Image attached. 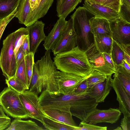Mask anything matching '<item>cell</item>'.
<instances>
[{
  "instance_id": "6da1fadb",
  "label": "cell",
  "mask_w": 130,
  "mask_h": 130,
  "mask_svg": "<svg viewBox=\"0 0 130 130\" xmlns=\"http://www.w3.org/2000/svg\"><path fill=\"white\" fill-rule=\"evenodd\" d=\"M53 60L57 69L83 77L89 76L93 70L85 51L77 46L56 55Z\"/></svg>"
},
{
  "instance_id": "7a4b0ae2",
  "label": "cell",
  "mask_w": 130,
  "mask_h": 130,
  "mask_svg": "<svg viewBox=\"0 0 130 130\" xmlns=\"http://www.w3.org/2000/svg\"><path fill=\"white\" fill-rule=\"evenodd\" d=\"M87 90L81 93L67 94L51 93L47 90L42 91L39 102L43 109H56L71 113L70 109L78 99L87 95Z\"/></svg>"
},
{
  "instance_id": "3957f363",
  "label": "cell",
  "mask_w": 130,
  "mask_h": 130,
  "mask_svg": "<svg viewBox=\"0 0 130 130\" xmlns=\"http://www.w3.org/2000/svg\"><path fill=\"white\" fill-rule=\"evenodd\" d=\"M95 15L84 6L78 7L71 16L79 47L82 42L87 48L90 45L89 20Z\"/></svg>"
},
{
  "instance_id": "277c9868",
  "label": "cell",
  "mask_w": 130,
  "mask_h": 130,
  "mask_svg": "<svg viewBox=\"0 0 130 130\" xmlns=\"http://www.w3.org/2000/svg\"><path fill=\"white\" fill-rule=\"evenodd\" d=\"M19 93L8 87L0 93V105L4 112L14 118H30L22 103Z\"/></svg>"
},
{
  "instance_id": "5b68a950",
  "label": "cell",
  "mask_w": 130,
  "mask_h": 130,
  "mask_svg": "<svg viewBox=\"0 0 130 130\" xmlns=\"http://www.w3.org/2000/svg\"><path fill=\"white\" fill-rule=\"evenodd\" d=\"M14 33L8 35L3 41L0 55V67L6 79L15 76L17 69L14 52Z\"/></svg>"
},
{
  "instance_id": "8992f818",
  "label": "cell",
  "mask_w": 130,
  "mask_h": 130,
  "mask_svg": "<svg viewBox=\"0 0 130 130\" xmlns=\"http://www.w3.org/2000/svg\"><path fill=\"white\" fill-rule=\"evenodd\" d=\"M50 53V50L46 51L44 55L35 63L43 79L45 89L51 93L56 94L59 92L54 76L57 69L51 59Z\"/></svg>"
},
{
  "instance_id": "52a82bcc",
  "label": "cell",
  "mask_w": 130,
  "mask_h": 130,
  "mask_svg": "<svg viewBox=\"0 0 130 130\" xmlns=\"http://www.w3.org/2000/svg\"><path fill=\"white\" fill-rule=\"evenodd\" d=\"M19 96L30 118L39 121L43 124V118L46 116L39 103L38 95L28 90L19 93Z\"/></svg>"
},
{
  "instance_id": "ba28073f",
  "label": "cell",
  "mask_w": 130,
  "mask_h": 130,
  "mask_svg": "<svg viewBox=\"0 0 130 130\" xmlns=\"http://www.w3.org/2000/svg\"><path fill=\"white\" fill-rule=\"evenodd\" d=\"M90 74L87 76L83 77L73 74L56 70L54 76L59 92L67 94L73 93L78 86Z\"/></svg>"
},
{
  "instance_id": "9c48e42d",
  "label": "cell",
  "mask_w": 130,
  "mask_h": 130,
  "mask_svg": "<svg viewBox=\"0 0 130 130\" xmlns=\"http://www.w3.org/2000/svg\"><path fill=\"white\" fill-rule=\"evenodd\" d=\"M93 69L105 75L111 76L116 71L112 68L105 59L102 53L96 49L94 43L85 51Z\"/></svg>"
},
{
  "instance_id": "30bf717a",
  "label": "cell",
  "mask_w": 130,
  "mask_h": 130,
  "mask_svg": "<svg viewBox=\"0 0 130 130\" xmlns=\"http://www.w3.org/2000/svg\"><path fill=\"white\" fill-rule=\"evenodd\" d=\"M95 100L87 95L77 99L71 107L70 111L72 116L86 122L87 118L97 108L98 104Z\"/></svg>"
},
{
  "instance_id": "8fae6325",
  "label": "cell",
  "mask_w": 130,
  "mask_h": 130,
  "mask_svg": "<svg viewBox=\"0 0 130 130\" xmlns=\"http://www.w3.org/2000/svg\"><path fill=\"white\" fill-rule=\"evenodd\" d=\"M77 39L72 19L68 21L67 26L52 51L55 56L61 53L70 51L77 46Z\"/></svg>"
},
{
  "instance_id": "7c38bea8",
  "label": "cell",
  "mask_w": 130,
  "mask_h": 130,
  "mask_svg": "<svg viewBox=\"0 0 130 130\" xmlns=\"http://www.w3.org/2000/svg\"><path fill=\"white\" fill-rule=\"evenodd\" d=\"M109 22L112 39L120 44H130V23L120 17Z\"/></svg>"
},
{
  "instance_id": "4fadbf2b",
  "label": "cell",
  "mask_w": 130,
  "mask_h": 130,
  "mask_svg": "<svg viewBox=\"0 0 130 130\" xmlns=\"http://www.w3.org/2000/svg\"><path fill=\"white\" fill-rule=\"evenodd\" d=\"M113 78H111L110 85L117 95V100L119 103V109L124 116H130V95L114 73Z\"/></svg>"
},
{
  "instance_id": "5bb4252c",
  "label": "cell",
  "mask_w": 130,
  "mask_h": 130,
  "mask_svg": "<svg viewBox=\"0 0 130 130\" xmlns=\"http://www.w3.org/2000/svg\"><path fill=\"white\" fill-rule=\"evenodd\" d=\"M121 113L118 108H110L106 110L96 108L88 117L86 122L94 125L102 122L113 124L118 120Z\"/></svg>"
},
{
  "instance_id": "9a60e30c",
  "label": "cell",
  "mask_w": 130,
  "mask_h": 130,
  "mask_svg": "<svg viewBox=\"0 0 130 130\" xmlns=\"http://www.w3.org/2000/svg\"><path fill=\"white\" fill-rule=\"evenodd\" d=\"M45 25L42 21L38 20L27 27L28 31L30 51L34 54L40 43L46 38L44 30Z\"/></svg>"
},
{
  "instance_id": "2e32d148",
  "label": "cell",
  "mask_w": 130,
  "mask_h": 130,
  "mask_svg": "<svg viewBox=\"0 0 130 130\" xmlns=\"http://www.w3.org/2000/svg\"><path fill=\"white\" fill-rule=\"evenodd\" d=\"M84 7L95 16L104 19L109 21L119 18V13L108 7L85 0L83 4Z\"/></svg>"
},
{
  "instance_id": "e0dca14e",
  "label": "cell",
  "mask_w": 130,
  "mask_h": 130,
  "mask_svg": "<svg viewBox=\"0 0 130 130\" xmlns=\"http://www.w3.org/2000/svg\"><path fill=\"white\" fill-rule=\"evenodd\" d=\"M65 19L59 18L46 36L43 45L46 51L52 50L60 39L67 25L68 21Z\"/></svg>"
},
{
  "instance_id": "ac0fdd59",
  "label": "cell",
  "mask_w": 130,
  "mask_h": 130,
  "mask_svg": "<svg viewBox=\"0 0 130 130\" xmlns=\"http://www.w3.org/2000/svg\"><path fill=\"white\" fill-rule=\"evenodd\" d=\"M111 76H107L104 82L88 88L87 90V95L94 99L98 103L104 102L111 90L110 83Z\"/></svg>"
},
{
  "instance_id": "d6986e66",
  "label": "cell",
  "mask_w": 130,
  "mask_h": 130,
  "mask_svg": "<svg viewBox=\"0 0 130 130\" xmlns=\"http://www.w3.org/2000/svg\"><path fill=\"white\" fill-rule=\"evenodd\" d=\"M53 1L54 0H41L38 7L29 12L25 25L28 27L44 17L52 6Z\"/></svg>"
},
{
  "instance_id": "ffe728a7",
  "label": "cell",
  "mask_w": 130,
  "mask_h": 130,
  "mask_svg": "<svg viewBox=\"0 0 130 130\" xmlns=\"http://www.w3.org/2000/svg\"><path fill=\"white\" fill-rule=\"evenodd\" d=\"M90 32L93 35L98 34L111 36L109 22L107 20L94 16L89 20Z\"/></svg>"
},
{
  "instance_id": "44dd1931",
  "label": "cell",
  "mask_w": 130,
  "mask_h": 130,
  "mask_svg": "<svg viewBox=\"0 0 130 130\" xmlns=\"http://www.w3.org/2000/svg\"><path fill=\"white\" fill-rule=\"evenodd\" d=\"M43 110L45 115L51 119L71 126H77L70 113L56 109Z\"/></svg>"
},
{
  "instance_id": "7402d4cb",
  "label": "cell",
  "mask_w": 130,
  "mask_h": 130,
  "mask_svg": "<svg viewBox=\"0 0 130 130\" xmlns=\"http://www.w3.org/2000/svg\"><path fill=\"white\" fill-rule=\"evenodd\" d=\"M82 0H57L56 10L58 17L65 18Z\"/></svg>"
},
{
  "instance_id": "603a6c76",
  "label": "cell",
  "mask_w": 130,
  "mask_h": 130,
  "mask_svg": "<svg viewBox=\"0 0 130 130\" xmlns=\"http://www.w3.org/2000/svg\"><path fill=\"white\" fill-rule=\"evenodd\" d=\"M6 130H45L31 120H24L19 118H15Z\"/></svg>"
},
{
  "instance_id": "cb8c5ba5",
  "label": "cell",
  "mask_w": 130,
  "mask_h": 130,
  "mask_svg": "<svg viewBox=\"0 0 130 130\" xmlns=\"http://www.w3.org/2000/svg\"><path fill=\"white\" fill-rule=\"evenodd\" d=\"M93 35L94 42L96 49L100 52L111 54L112 39L109 35L98 34Z\"/></svg>"
},
{
  "instance_id": "d4e9b609",
  "label": "cell",
  "mask_w": 130,
  "mask_h": 130,
  "mask_svg": "<svg viewBox=\"0 0 130 130\" xmlns=\"http://www.w3.org/2000/svg\"><path fill=\"white\" fill-rule=\"evenodd\" d=\"M21 0H0V22L17 9Z\"/></svg>"
},
{
  "instance_id": "484cf974",
  "label": "cell",
  "mask_w": 130,
  "mask_h": 130,
  "mask_svg": "<svg viewBox=\"0 0 130 130\" xmlns=\"http://www.w3.org/2000/svg\"><path fill=\"white\" fill-rule=\"evenodd\" d=\"M44 89V85L37 66L35 63L33 66V72L29 90L38 95Z\"/></svg>"
},
{
  "instance_id": "4316f807",
  "label": "cell",
  "mask_w": 130,
  "mask_h": 130,
  "mask_svg": "<svg viewBox=\"0 0 130 130\" xmlns=\"http://www.w3.org/2000/svg\"><path fill=\"white\" fill-rule=\"evenodd\" d=\"M124 53L121 45L113 39L111 54L112 59L117 68L118 66L122 65L123 60L125 59Z\"/></svg>"
},
{
  "instance_id": "83f0119b",
  "label": "cell",
  "mask_w": 130,
  "mask_h": 130,
  "mask_svg": "<svg viewBox=\"0 0 130 130\" xmlns=\"http://www.w3.org/2000/svg\"><path fill=\"white\" fill-rule=\"evenodd\" d=\"M43 119V125L46 128V130H75V126L55 121L46 116L44 117Z\"/></svg>"
},
{
  "instance_id": "f1b7e54d",
  "label": "cell",
  "mask_w": 130,
  "mask_h": 130,
  "mask_svg": "<svg viewBox=\"0 0 130 130\" xmlns=\"http://www.w3.org/2000/svg\"><path fill=\"white\" fill-rule=\"evenodd\" d=\"M30 0H21L17 9L15 17L20 23L25 25L30 10Z\"/></svg>"
},
{
  "instance_id": "f546056e",
  "label": "cell",
  "mask_w": 130,
  "mask_h": 130,
  "mask_svg": "<svg viewBox=\"0 0 130 130\" xmlns=\"http://www.w3.org/2000/svg\"><path fill=\"white\" fill-rule=\"evenodd\" d=\"M116 74L128 94L130 95V72L123 65L117 67Z\"/></svg>"
},
{
  "instance_id": "4dcf8cb0",
  "label": "cell",
  "mask_w": 130,
  "mask_h": 130,
  "mask_svg": "<svg viewBox=\"0 0 130 130\" xmlns=\"http://www.w3.org/2000/svg\"><path fill=\"white\" fill-rule=\"evenodd\" d=\"M14 32V52L16 57L18 49L22 45L25 38L28 36V31L27 27H21Z\"/></svg>"
},
{
  "instance_id": "1f68e13d",
  "label": "cell",
  "mask_w": 130,
  "mask_h": 130,
  "mask_svg": "<svg viewBox=\"0 0 130 130\" xmlns=\"http://www.w3.org/2000/svg\"><path fill=\"white\" fill-rule=\"evenodd\" d=\"M107 76L93 69L90 76L86 79L88 88L104 82Z\"/></svg>"
},
{
  "instance_id": "d6a6232c",
  "label": "cell",
  "mask_w": 130,
  "mask_h": 130,
  "mask_svg": "<svg viewBox=\"0 0 130 130\" xmlns=\"http://www.w3.org/2000/svg\"><path fill=\"white\" fill-rule=\"evenodd\" d=\"M5 83L8 87L19 93L28 90L26 86L15 76L5 79Z\"/></svg>"
},
{
  "instance_id": "836d02e7",
  "label": "cell",
  "mask_w": 130,
  "mask_h": 130,
  "mask_svg": "<svg viewBox=\"0 0 130 130\" xmlns=\"http://www.w3.org/2000/svg\"><path fill=\"white\" fill-rule=\"evenodd\" d=\"M34 54L32 52L26 55L24 57L25 69L27 75V85L29 88L32 76L34 62Z\"/></svg>"
},
{
  "instance_id": "e575fe53",
  "label": "cell",
  "mask_w": 130,
  "mask_h": 130,
  "mask_svg": "<svg viewBox=\"0 0 130 130\" xmlns=\"http://www.w3.org/2000/svg\"><path fill=\"white\" fill-rule=\"evenodd\" d=\"M89 2L95 3L111 8L119 12L120 0H85Z\"/></svg>"
},
{
  "instance_id": "d590c367",
  "label": "cell",
  "mask_w": 130,
  "mask_h": 130,
  "mask_svg": "<svg viewBox=\"0 0 130 130\" xmlns=\"http://www.w3.org/2000/svg\"><path fill=\"white\" fill-rule=\"evenodd\" d=\"M120 16L130 23V0H120Z\"/></svg>"
},
{
  "instance_id": "8d00e7d4",
  "label": "cell",
  "mask_w": 130,
  "mask_h": 130,
  "mask_svg": "<svg viewBox=\"0 0 130 130\" xmlns=\"http://www.w3.org/2000/svg\"><path fill=\"white\" fill-rule=\"evenodd\" d=\"M15 76L22 82L29 90L27 85L24 58L17 67Z\"/></svg>"
},
{
  "instance_id": "74e56055",
  "label": "cell",
  "mask_w": 130,
  "mask_h": 130,
  "mask_svg": "<svg viewBox=\"0 0 130 130\" xmlns=\"http://www.w3.org/2000/svg\"><path fill=\"white\" fill-rule=\"evenodd\" d=\"M106 126H101L81 121L78 126L75 127V130H106Z\"/></svg>"
},
{
  "instance_id": "f35d334b",
  "label": "cell",
  "mask_w": 130,
  "mask_h": 130,
  "mask_svg": "<svg viewBox=\"0 0 130 130\" xmlns=\"http://www.w3.org/2000/svg\"><path fill=\"white\" fill-rule=\"evenodd\" d=\"M120 126L123 130H130V116H124Z\"/></svg>"
},
{
  "instance_id": "ab89813d",
  "label": "cell",
  "mask_w": 130,
  "mask_h": 130,
  "mask_svg": "<svg viewBox=\"0 0 130 130\" xmlns=\"http://www.w3.org/2000/svg\"><path fill=\"white\" fill-rule=\"evenodd\" d=\"M11 123V119L8 117H0V130H4L8 128Z\"/></svg>"
},
{
  "instance_id": "60d3db41",
  "label": "cell",
  "mask_w": 130,
  "mask_h": 130,
  "mask_svg": "<svg viewBox=\"0 0 130 130\" xmlns=\"http://www.w3.org/2000/svg\"><path fill=\"white\" fill-rule=\"evenodd\" d=\"M25 55V53L21 46L18 49L16 56L17 67L24 58Z\"/></svg>"
},
{
  "instance_id": "b9f144b4",
  "label": "cell",
  "mask_w": 130,
  "mask_h": 130,
  "mask_svg": "<svg viewBox=\"0 0 130 130\" xmlns=\"http://www.w3.org/2000/svg\"><path fill=\"white\" fill-rule=\"evenodd\" d=\"M102 53L105 59L109 66L116 71L117 68L112 59L111 54L105 52Z\"/></svg>"
},
{
  "instance_id": "7bdbcfd3",
  "label": "cell",
  "mask_w": 130,
  "mask_h": 130,
  "mask_svg": "<svg viewBox=\"0 0 130 130\" xmlns=\"http://www.w3.org/2000/svg\"><path fill=\"white\" fill-rule=\"evenodd\" d=\"M21 46L25 53V55L30 52L29 50V45L28 36L26 37L24 40Z\"/></svg>"
},
{
  "instance_id": "ee69618b",
  "label": "cell",
  "mask_w": 130,
  "mask_h": 130,
  "mask_svg": "<svg viewBox=\"0 0 130 130\" xmlns=\"http://www.w3.org/2000/svg\"><path fill=\"white\" fill-rule=\"evenodd\" d=\"M86 79L83 81L77 87L75 91V93H81L86 91L88 88Z\"/></svg>"
},
{
  "instance_id": "f6af8a7d",
  "label": "cell",
  "mask_w": 130,
  "mask_h": 130,
  "mask_svg": "<svg viewBox=\"0 0 130 130\" xmlns=\"http://www.w3.org/2000/svg\"><path fill=\"white\" fill-rule=\"evenodd\" d=\"M41 0H30V12L36 8L38 6Z\"/></svg>"
},
{
  "instance_id": "bcb514c9",
  "label": "cell",
  "mask_w": 130,
  "mask_h": 130,
  "mask_svg": "<svg viewBox=\"0 0 130 130\" xmlns=\"http://www.w3.org/2000/svg\"><path fill=\"white\" fill-rule=\"evenodd\" d=\"M124 52L130 55V44H120Z\"/></svg>"
},
{
  "instance_id": "7dc6e473",
  "label": "cell",
  "mask_w": 130,
  "mask_h": 130,
  "mask_svg": "<svg viewBox=\"0 0 130 130\" xmlns=\"http://www.w3.org/2000/svg\"><path fill=\"white\" fill-rule=\"evenodd\" d=\"M8 23L6 22L2 24L0 27V40Z\"/></svg>"
},
{
  "instance_id": "c3c4849f",
  "label": "cell",
  "mask_w": 130,
  "mask_h": 130,
  "mask_svg": "<svg viewBox=\"0 0 130 130\" xmlns=\"http://www.w3.org/2000/svg\"><path fill=\"white\" fill-rule=\"evenodd\" d=\"M122 65L127 70L130 72V64H129L125 59L123 60Z\"/></svg>"
},
{
  "instance_id": "681fc988",
  "label": "cell",
  "mask_w": 130,
  "mask_h": 130,
  "mask_svg": "<svg viewBox=\"0 0 130 130\" xmlns=\"http://www.w3.org/2000/svg\"><path fill=\"white\" fill-rule=\"evenodd\" d=\"M124 57L125 59L129 64H130V55L125 52Z\"/></svg>"
},
{
  "instance_id": "f907efd6",
  "label": "cell",
  "mask_w": 130,
  "mask_h": 130,
  "mask_svg": "<svg viewBox=\"0 0 130 130\" xmlns=\"http://www.w3.org/2000/svg\"><path fill=\"white\" fill-rule=\"evenodd\" d=\"M7 117L5 114L1 106L0 105V117Z\"/></svg>"
},
{
  "instance_id": "816d5d0a",
  "label": "cell",
  "mask_w": 130,
  "mask_h": 130,
  "mask_svg": "<svg viewBox=\"0 0 130 130\" xmlns=\"http://www.w3.org/2000/svg\"><path fill=\"white\" fill-rule=\"evenodd\" d=\"M115 130H122V129L121 127L120 126H118L117 127L116 129H114Z\"/></svg>"
}]
</instances>
